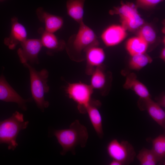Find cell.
Here are the masks:
<instances>
[{
  "mask_svg": "<svg viewBox=\"0 0 165 165\" xmlns=\"http://www.w3.org/2000/svg\"><path fill=\"white\" fill-rule=\"evenodd\" d=\"M23 65L29 71L32 98L38 107L43 112L49 105V102L45 100L44 96L49 92L50 88L47 82L48 72L45 69L38 71L28 63Z\"/></svg>",
  "mask_w": 165,
  "mask_h": 165,
  "instance_id": "cell-3",
  "label": "cell"
},
{
  "mask_svg": "<svg viewBox=\"0 0 165 165\" xmlns=\"http://www.w3.org/2000/svg\"><path fill=\"white\" fill-rule=\"evenodd\" d=\"M11 20L10 33L9 37L4 39V42L10 49L13 50L18 44L27 39V32L25 27L18 21L16 17H14Z\"/></svg>",
  "mask_w": 165,
  "mask_h": 165,
  "instance_id": "cell-11",
  "label": "cell"
},
{
  "mask_svg": "<svg viewBox=\"0 0 165 165\" xmlns=\"http://www.w3.org/2000/svg\"><path fill=\"white\" fill-rule=\"evenodd\" d=\"M20 44L17 53L20 62L23 64H38V56L43 46L40 39L27 38Z\"/></svg>",
  "mask_w": 165,
  "mask_h": 165,
  "instance_id": "cell-7",
  "label": "cell"
},
{
  "mask_svg": "<svg viewBox=\"0 0 165 165\" xmlns=\"http://www.w3.org/2000/svg\"><path fill=\"white\" fill-rule=\"evenodd\" d=\"M136 157L141 165H156L159 163L157 157L151 149L142 148Z\"/></svg>",
  "mask_w": 165,
  "mask_h": 165,
  "instance_id": "cell-22",
  "label": "cell"
},
{
  "mask_svg": "<svg viewBox=\"0 0 165 165\" xmlns=\"http://www.w3.org/2000/svg\"><path fill=\"white\" fill-rule=\"evenodd\" d=\"M28 124V121H24L23 114L17 111L0 121V144H6L8 149L14 150L18 145L16 140L19 133L26 128Z\"/></svg>",
  "mask_w": 165,
  "mask_h": 165,
  "instance_id": "cell-2",
  "label": "cell"
},
{
  "mask_svg": "<svg viewBox=\"0 0 165 165\" xmlns=\"http://www.w3.org/2000/svg\"><path fill=\"white\" fill-rule=\"evenodd\" d=\"M157 100L156 102L162 108L165 107V95L163 94L161 95L158 97Z\"/></svg>",
  "mask_w": 165,
  "mask_h": 165,
  "instance_id": "cell-26",
  "label": "cell"
},
{
  "mask_svg": "<svg viewBox=\"0 0 165 165\" xmlns=\"http://www.w3.org/2000/svg\"><path fill=\"white\" fill-rule=\"evenodd\" d=\"M152 150L157 157L160 164L165 163V134H161L154 139H151Z\"/></svg>",
  "mask_w": 165,
  "mask_h": 165,
  "instance_id": "cell-20",
  "label": "cell"
},
{
  "mask_svg": "<svg viewBox=\"0 0 165 165\" xmlns=\"http://www.w3.org/2000/svg\"><path fill=\"white\" fill-rule=\"evenodd\" d=\"M69 97L77 105L78 108L82 113L86 112V109L91 100L93 89L90 85L79 82L69 83L66 90Z\"/></svg>",
  "mask_w": 165,
  "mask_h": 165,
  "instance_id": "cell-4",
  "label": "cell"
},
{
  "mask_svg": "<svg viewBox=\"0 0 165 165\" xmlns=\"http://www.w3.org/2000/svg\"><path fill=\"white\" fill-rule=\"evenodd\" d=\"M86 0H68L66 3L68 15L79 24L83 22Z\"/></svg>",
  "mask_w": 165,
  "mask_h": 165,
  "instance_id": "cell-18",
  "label": "cell"
},
{
  "mask_svg": "<svg viewBox=\"0 0 165 165\" xmlns=\"http://www.w3.org/2000/svg\"><path fill=\"white\" fill-rule=\"evenodd\" d=\"M148 44L138 36L129 39L127 41L126 48L131 56L144 53L147 50Z\"/></svg>",
  "mask_w": 165,
  "mask_h": 165,
  "instance_id": "cell-19",
  "label": "cell"
},
{
  "mask_svg": "<svg viewBox=\"0 0 165 165\" xmlns=\"http://www.w3.org/2000/svg\"><path fill=\"white\" fill-rule=\"evenodd\" d=\"M38 31L41 35L40 39L43 46L53 51H60L63 48L64 43L59 40L53 33L47 31L42 28H40Z\"/></svg>",
  "mask_w": 165,
  "mask_h": 165,
  "instance_id": "cell-17",
  "label": "cell"
},
{
  "mask_svg": "<svg viewBox=\"0 0 165 165\" xmlns=\"http://www.w3.org/2000/svg\"><path fill=\"white\" fill-rule=\"evenodd\" d=\"M84 51L86 60V73L91 75L94 68L102 65L105 59V53L102 48L96 46H90Z\"/></svg>",
  "mask_w": 165,
  "mask_h": 165,
  "instance_id": "cell-12",
  "label": "cell"
},
{
  "mask_svg": "<svg viewBox=\"0 0 165 165\" xmlns=\"http://www.w3.org/2000/svg\"><path fill=\"white\" fill-rule=\"evenodd\" d=\"M100 102L97 100H91L86 109V112L92 125L98 137L102 138L104 136L102 118L98 108Z\"/></svg>",
  "mask_w": 165,
  "mask_h": 165,
  "instance_id": "cell-15",
  "label": "cell"
},
{
  "mask_svg": "<svg viewBox=\"0 0 165 165\" xmlns=\"http://www.w3.org/2000/svg\"><path fill=\"white\" fill-rule=\"evenodd\" d=\"M6 0H0V2H2V1H4Z\"/></svg>",
  "mask_w": 165,
  "mask_h": 165,
  "instance_id": "cell-29",
  "label": "cell"
},
{
  "mask_svg": "<svg viewBox=\"0 0 165 165\" xmlns=\"http://www.w3.org/2000/svg\"><path fill=\"white\" fill-rule=\"evenodd\" d=\"M164 0H136V6L137 7L149 9L155 6Z\"/></svg>",
  "mask_w": 165,
  "mask_h": 165,
  "instance_id": "cell-25",
  "label": "cell"
},
{
  "mask_svg": "<svg viewBox=\"0 0 165 165\" xmlns=\"http://www.w3.org/2000/svg\"><path fill=\"white\" fill-rule=\"evenodd\" d=\"M160 57L161 58L163 61H165V49L163 48L160 54Z\"/></svg>",
  "mask_w": 165,
  "mask_h": 165,
  "instance_id": "cell-28",
  "label": "cell"
},
{
  "mask_svg": "<svg viewBox=\"0 0 165 165\" xmlns=\"http://www.w3.org/2000/svg\"><path fill=\"white\" fill-rule=\"evenodd\" d=\"M138 36L148 44L153 42L156 36L153 29L151 27L148 25L142 27L139 31Z\"/></svg>",
  "mask_w": 165,
  "mask_h": 165,
  "instance_id": "cell-24",
  "label": "cell"
},
{
  "mask_svg": "<svg viewBox=\"0 0 165 165\" xmlns=\"http://www.w3.org/2000/svg\"><path fill=\"white\" fill-rule=\"evenodd\" d=\"M53 134L62 148L61 154L63 156L68 152L75 154V148L78 145L85 147L88 138L86 128L78 120L71 123L68 128L54 130Z\"/></svg>",
  "mask_w": 165,
  "mask_h": 165,
  "instance_id": "cell-1",
  "label": "cell"
},
{
  "mask_svg": "<svg viewBox=\"0 0 165 165\" xmlns=\"http://www.w3.org/2000/svg\"><path fill=\"white\" fill-rule=\"evenodd\" d=\"M106 149L109 156L123 165L130 164L134 161L136 155L133 146L127 141L119 142L113 139L108 144Z\"/></svg>",
  "mask_w": 165,
  "mask_h": 165,
  "instance_id": "cell-5",
  "label": "cell"
},
{
  "mask_svg": "<svg viewBox=\"0 0 165 165\" xmlns=\"http://www.w3.org/2000/svg\"><path fill=\"white\" fill-rule=\"evenodd\" d=\"M36 13L39 20L44 23L46 31L54 33L62 27L63 20L61 17L51 14L41 7L38 8Z\"/></svg>",
  "mask_w": 165,
  "mask_h": 165,
  "instance_id": "cell-14",
  "label": "cell"
},
{
  "mask_svg": "<svg viewBox=\"0 0 165 165\" xmlns=\"http://www.w3.org/2000/svg\"><path fill=\"white\" fill-rule=\"evenodd\" d=\"M31 98L25 99L21 97L7 82L4 75L0 76V100L16 103L24 111L27 109L26 103L32 101Z\"/></svg>",
  "mask_w": 165,
  "mask_h": 165,
  "instance_id": "cell-9",
  "label": "cell"
},
{
  "mask_svg": "<svg viewBox=\"0 0 165 165\" xmlns=\"http://www.w3.org/2000/svg\"><path fill=\"white\" fill-rule=\"evenodd\" d=\"M79 27L72 43L73 50L76 54H80L83 50L92 46H97L98 42L93 30L84 22L79 24Z\"/></svg>",
  "mask_w": 165,
  "mask_h": 165,
  "instance_id": "cell-8",
  "label": "cell"
},
{
  "mask_svg": "<svg viewBox=\"0 0 165 165\" xmlns=\"http://www.w3.org/2000/svg\"><path fill=\"white\" fill-rule=\"evenodd\" d=\"M138 107L141 111H146L152 119L163 129L165 128V112L162 108L151 98H139Z\"/></svg>",
  "mask_w": 165,
  "mask_h": 165,
  "instance_id": "cell-10",
  "label": "cell"
},
{
  "mask_svg": "<svg viewBox=\"0 0 165 165\" xmlns=\"http://www.w3.org/2000/svg\"><path fill=\"white\" fill-rule=\"evenodd\" d=\"M110 165H123L122 163L118 161L112 160L109 163Z\"/></svg>",
  "mask_w": 165,
  "mask_h": 165,
  "instance_id": "cell-27",
  "label": "cell"
},
{
  "mask_svg": "<svg viewBox=\"0 0 165 165\" xmlns=\"http://www.w3.org/2000/svg\"><path fill=\"white\" fill-rule=\"evenodd\" d=\"M131 57L129 62V66L133 70H140L152 61V58L145 53Z\"/></svg>",
  "mask_w": 165,
  "mask_h": 165,
  "instance_id": "cell-23",
  "label": "cell"
},
{
  "mask_svg": "<svg viewBox=\"0 0 165 165\" xmlns=\"http://www.w3.org/2000/svg\"><path fill=\"white\" fill-rule=\"evenodd\" d=\"M91 75L90 85L93 89L101 90L105 87L107 77L102 65L96 67Z\"/></svg>",
  "mask_w": 165,
  "mask_h": 165,
  "instance_id": "cell-21",
  "label": "cell"
},
{
  "mask_svg": "<svg viewBox=\"0 0 165 165\" xmlns=\"http://www.w3.org/2000/svg\"><path fill=\"white\" fill-rule=\"evenodd\" d=\"M126 35V29L123 26L114 25L104 30L101 34V38L106 46H112L121 42Z\"/></svg>",
  "mask_w": 165,
  "mask_h": 165,
  "instance_id": "cell-13",
  "label": "cell"
},
{
  "mask_svg": "<svg viewBox=\"0 0 165 165\" xmlns=\"http://www.w3.org/2000/svg\"><path fill=\"white\" fill-rule=\"evenodd\" d=\"M123 87L126 89L133 91L139 98H151L147 87L137 79L136 75L134 73H130L127 76Z\"/></svg>",
  "mask_w": 165,
  "mask_h": 165,
  "instance_id": "cell-16",
  "label": "cell"
},
{
  "mask_svg": "<svg viewBox=\"0 0 165 165\" xmlns=\"http://www.w3.org/2000/svg\"><path fill=\"white\" fill-rule=\"evenodd\" d=\"M137 7L136 5L130 2H121V6L115 7L114 10H111L110 13H118L120 16L122 21V25L126 29H136L142 25L143 19L138 14Z\"/></svg>",
  "mask_w": 165,
  "mask_h": 165,
  "instance_id": "cell-6",
  "label": "cell"
}]
</instances>
